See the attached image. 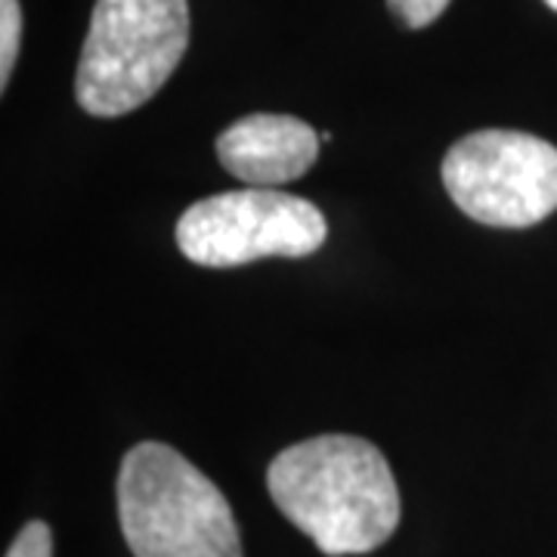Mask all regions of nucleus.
Instances as JSON below:
<instances>
[{"label": "nucleus", "mask_w": 557, "mask_h": 557, "mask_svg": "<svg viewBox=\"0 0 557 557\" xmlns=\"http://www.w3.org/2000/svg\"><path fill=\"white\" fill-rule=\"evenodd\" d=\"M189 47L186 0H97L81 50L75 97L94 119L149 102Z\"/></svg>", "instance_id": "obj_3"}, {"label": "nucleus", "mask_w": 557, "mask_h": 557, "mask_svg": "<svg viewBox=\"0 0 557 557\" xmlns=\"http://www.w3.org/2000/svg\"><path fill=\"white\" fill-rule=\"evenodd\" d=\"M545 3H548V7H552V10L557 13V0H545Z\"/></svg>", "instance_id": "obj_10"}, {"label": "nucleus", "mask_w": 557, "mask_h": 557, "mask_svg": "<svg viewBox=\"0 0 557 557\" xmlns=\"http://www.w3.org/2000/svg\"><path fill=\"white\" fill-rule=\"evenodd\" d=\"M7 557H53V533L44 520H28L13 539Z\"/></svg>", "instance_id": "obj_8"}, {"label": "nucleus", "mask_w": 557, "mask_h": 557, "mask_svg": "<svg viewBox=\"0 0 557 557\" xmlns=\"http://www.w3.org/2000/svg\"><path fill=\"white\" fill-rule=\"evenodd\" d=\"M325 236L329 223L313 201L258 186L208 196L177 220L183 258L211 270L260 258H307Z\"/></svg>", "instance_id": "obj_5"}, {"label": "nucleus", "mask_w": 557, "mask_h": 557, "mask_svg": "<svg viewBox=\"0 0 557 557\" xmlns=\"http://www.w3.org/2000/svg\"><path fill=\"white\" fill-rule=\"evenodd\" d=\"M22 7L20 0H0V87L7 90L20 57Z\"/></svg>", "instance_id": "obj_7"}, {"label": "nucleus", "mask_w": 557, "mask_h": 557, "mask_svg": "<svg viewBox=\"0 0 557 557\" xmlns=\"http://www.w3.org/2000/svg\"><path fill=\"white\" fill-rule=\"evenodd\" d=\"M267 490L322 555H369L399 527V490L379 446L350 434L300 440L273 458Z\"/></svg>", "instance_id": "obj_1"}, {"label": "nucleus", "mask_w": 557, "mask_h": 557, "mask_svg": "<svg viewBox=\"0 0 557 557\" xmlns=\"http://www.w3.org/2000/svg\"><path fill=\"white\" fill-rule=\"evenodd\" d=\"M319 134L295 115H245L218 137V161L245 186L276 189L304 177L319 156Z\"/></svg>", "instance_id": "obj_6"}, {"label": "nucleus", "mask_w": 557, "mask_h": 557, "mask_svg": "<svg viewBox=\"0 0 557 557\" xmlns=\"http://www.w3.org/2000/svg\"><path fill=\"white\" fill-rule=\"evenodd\" d=\"M119 520L134 557H242L226 496L156 440L137 443L121 461Z\"/></svg>", "instance_id": "obj_2"}, {"label": "nucleus", "mask_w": 557, "mask_h": 557, "mask_svg": "<svg viewBox=\"0 0 557 557\" xmlns=\"http://www.w3.org/2000/svg\"><path fill=\"white\" fill-rule=\"evenodd\" d=\"M387 7L406 28H424L443 16L449 0H387Z\"/></svg>", "instance_id": "obj_9"}, {"label": "nucleus", "mask_w": 557, "mask_h": 557, "mask_svg": "<svg viewBox=\"0 0 557 557\" xmlns=\"http://www.w3.org/2000/svg\"><path fill=\"white\" fill-rule=\"evenodd\" d=\"M443 186L483 226H536L557 211V146L498 127L468 134L443 159Z\"/></svg>", "instance_id": "obj_4"}]
</instances>
